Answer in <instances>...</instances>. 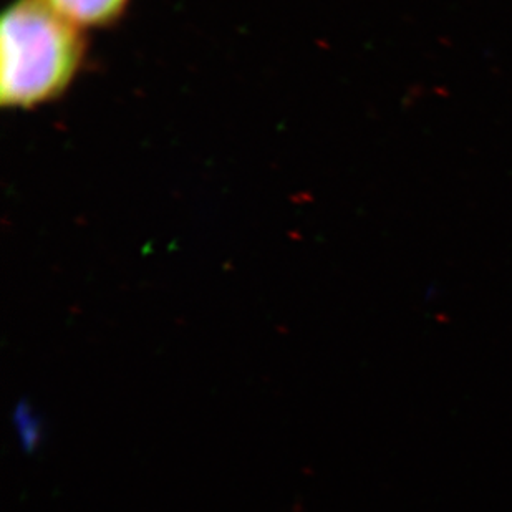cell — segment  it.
Wrapping results in <instances>:
<instances>
[{
	"label": "cell",
	"instance_id": "cell-1",
	"mask_svg": "<svg viewBox=\"0 0 512 512\" xmlns=\"http://www.w3.org/2000/svg\"><path fill=\"white\" fill-rule=\"evenodd\" d=\"M82 32L45 0H14L0 22V103L29 110L67 92L87 50Z\"/></svg>",
	"mask_w": 512,
	"mask_h": 512
},
{
	"label": "cell",
	"instance_id": "cell-2",
	"mask_svg": "<svg viewBox=\"0 0 512 512\" xmlns=\"http://www.w3.org/2000/svg\"><path fill=\"white\" fill-rule=\"evenodd\" d=\"M63 19L78 29H102L115 24L130 0H45Z\"/></svg>",
	"mask_w": 512,
	"mask_h": 512
},
{
	"label": "cell",
	"instance_id": "cell-3",
	"mask_svg": "<svg viewBox=\"0 0 512 512\" xmlns=\"http://www.w3.org/2000/svg\"><path fill=\"white\" fill-rule=\"evenodd\" d=\"M14 425L24 451L32 453V451L39 450L42 436H44L42 423L29 401H20L19 405L15 406Z\"/></svg>",
	"mask_w": 512,
	"mask_h": 512
}]
</instances>
